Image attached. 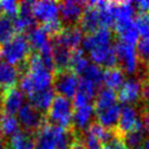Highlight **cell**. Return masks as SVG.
<instances>
[{
  "mask_svg": "<svg viewBox=\"0 0 149 149\" xmlns=\"http://www.w3.org/2000/svg\"><path fill=\"white\" fill-rule=\"evenodd\" d=\"M77 139L73 130L44 124L34 134L35 149H71Z\"/></svg>",
  "mask_w": 149,
  "mask_h": 149,
  "instance_id": "6da1fadb",
  "label": "cell"
},
{
  "mask_svg": "<svg viewBox=\"0 0 149 149\" xmlns=\"http://www.w3.org/2000/svg\"><path fill=\"white\" fill-rule=\"evenodd\" d=\"M31 49L27 37L19 34L1 46L0 54L4 62L15 66H23L31 56Z\"/></svg>",
  "mask_w": 149,
  "mask_h": 149,
  "instance_id": "7a4b0ae2",
  "label": "cell"
},
{
  "mask_svg": "<svg viewBox=\"0 0 149 149\" xmlns=\"http://www.w3.org/2000/svg\"><path fill=\"white\" fill-rule=\"evenodd\" d=\"M74 106L71 99H68L62 96H56L49 110L47 111L46 120L49 124L60 126L63 128H69L72 124Z\"/></svg>",
  "mask_w": 149,
  "mask_h": 149,
  "instance_id": "3957f363",
  "label": "cell"
},
{
  "mask_svg": "<svg viewBox=\"0 0 149 149\" xmlns=\"http://www.w3.org/2000/svg\"><path fill=\"white\" fill-rule=\"evenodd\" d=\"M118 57V66L125 74H135L139 66V58L137 56L136 47L119 40L114 46Z\"/></svg>",
  "mask_w": 149,
  "mask_h": 149,
  "instance_id": "277c9868",
  "label": "cell"
},
{
  "mask_svg": "<svg viewBox=\"0 0 149 149\" xmlns=\"http://www.w3.org/2000/svg\"><path fill=\"white\" fill-rule=\"evenodd\" d=\"M79 85V77L71 70L56 72L54 79V89L59 96L68 99L74 98Z\"/></svg>",
  "mask_w": 149,
  "mask_h": 149,
  "instance_id": "5b68a950",
  "label": "cell"
},
{
  "mask_svg": "<svg viewBox=\"0 0 149 149\" xmlns=\"http://www.w3.org/2000/svg\"><path fill=\"white\" fill-rule=\"evenodd\" d=\"M144 81L137 77L125 79L123 85L118 91V101L124 106H136L141 100Z\"/></svg>",
  "mask_w": 149,
  "mask_h": 149,
  "instance_id": "8992f818",
  "label": "cell"
},
{
  "mask_svg": "<svg viewBox=\"0 0 149 149\" xmlns=\"http://www.w3.org/2000/svg\"><path fill=\"white\" fill-rule=\"evenodd\" d=\"M17 120L23 131L34 135L45 124L46 118L44 113L36 110L29 104H25L17 113Z\"/></svg>",
  "mask_w": 149,
  "mask_h": 149,
  "instance_id": "52a82bcc",
  "label": "cell"
},
{
  "mask_svg": "<svg viewBox=\"0 0 149 149\" xmlns=\"http://www.w3.org/2000/svg\"><path fill=\"white\" fill-rule=\"evenodd\" d=\"M58 7L61 23L65 26H72L79 23V20L86 9V2L68 0L58 2Z\"/></svg>",
  "mask_w": 149,
  "mask_h": 149,
  "instance_id": "ba28073f",
  "label": "cell"
},
{
  "mask_svg": "<svg viewBox=\"0 0 149 149\" xmlns=\"http://www.w3.org/2000/svg\"><path fill=\"white\" fill-rule=\"evenodd\" d=\"M137 128H143L141 126V114L135 106H123L121 109L120 119L116 126V132L121 136L132 132Z\"/></svg>",
  "mask_w": 149,
  "mask_h": 149,
  "instance_id": "9c48e42d",
  "label": "cell"
},
{
  "mask_svg": "<svg viewBox=\"0 0 149 149\" xmlns=\"http://www.w3.org/2000/svg\"><path fill=\"white\" fill-rule=\"evenodd\" d=\"M95 120L96 111L93 104L74 107L72 124H73V131L75 132V134L79 132V134L82 135L84 132H86L87 130L94 124Z\"/></svg>",
  "mask_w": 149,
  "mask_h": 149,
  "instance_id": "30bf717a",
  "label": "cell"
},
{
  "mask_svg": "<svg viewBox=\"0 0 149 149\" xmlns=\"http://www.w3.org/2000/svg\"><path fill=\"white\" fill-rule=\"evenodd\" d=\"M25 104V96L20 88L13 87L0 96L1 112L10 116H15Z\"/></svg>",
  "mask_w": 149,
  "mask_h": 149,
  "instance_id": "8fae6325",
  "label": "cell"
},
{
  "mask_svg": "<svg viewBox=\"0 0 149 149\" xmlns=\"http://www.w3.org/2000/svg\"><path fill=\"white\" fill-rule=\"evenodd\" d=\"M83 31L79 25L64 26L61 32L54 38V45H60L70 50L79 49V46L83 42Z\"/></svg>",
  "mask_w": 149,
  "mask_h": 149,
  "instance_id": "7c38bea8",
  "label": "cell"
},
{
  "mask_svg": "<svg viewBox=\"0 0 149 149\" xmlns=\"http://www.w3.org/2000/svg\"><path fill=\"white\" fill-rule=\"evenodd\" d=\"M32 14L36 22L48 24L59 20L58 2L54 1H35L32 2Z\"/></svg>",
  "mask_w": 149,
  "mask_h": 149,
  "instance_id": "4fadbf2b",
  "label": "cell"
},
{
  "mask_svg": "<svg viewBox=\"0 0 149 149\" xmlns=\"http://www.w3.org/2000/svg\"><path fill=\"white\" fill-rule=\"evenodd\" d=\"M112 42H113V33L111 29L108 27H100L94 33L87 34V36L83 38L82 49L83 51L91 52V50L100 47L112 46Z\"/></svg>",
  "mask_w": 149,
  "mask_h": 149,
  "instance_id": "5bb4252c",
  "label": "cell"
},
{
  "mask_svg": "<svg viewBox=\"0 0 149 149\" xmlns=\"http://www.w3.org/2000/svg\"><path fill=\"white\" fill-rule=\"evenodd\" d=\"M88 54L91 62L95 63L96 65L100 68H106V70L118 66V57L113 46L100 47L91 50V52H88Z\"/></svg>",
  "mask_w": 149,
  "mask_h": 149,
  "instance_id": "9a60e30c",
  "label": "cell"
},
{
  "mask_svg": "<svg viewBox=\"0 0 149 149\" xmlns=\"http://www.w3.org/2000/svg\"><path fill=\"white\" fill-rule=\"evenodd\" d=\"M79 27L87 34L94 33L98 29L102 27L100 11L98 7L95 6L94 1L86 3V9L79 20Z\"/></svg>",
  "mask_w": 149,
  "mask_h": 149,
  "instance_id": "2e32d148",
  "label": "cell"
},
{
  "mask_svg": "<svg viewBox=\"0 0 149 149\" xmlns=\"http://www.w3.org/2000/svg\"><path fill=\"white\" fill-rule=\"evenodd\" d=\"M21 79V71L15 65L0 61V96L15 87Z\"/></svg>",
  "mask_w": 149,
  "mask_h": 149,
  "instance_id": "e0dca14e",
  "label": "cell"
},
{
  "mask_svg": "<svg viewBox=\"0 0 149 149\" xmlns=\"http://www.w3.org/2000/svg\"><path fill=\"white\" fill-rule=\"evenodd\" d=\"M13 24L19 33L29 32L36 26V20L32 14V2H20V11L13 19Z\"/></svg>",
  "mask_w": 149,
  "mask_h": 149,
  "instance_id": "ac0fdd59",
  "label": "cell"
},
{
  "mask_svg": "<svg viewBox=\"0 0 149 149\" xmlns=\"http://www.w3.org/2000/svg\"><path fill=\"white\" fill-rule=\"evenodd\" d=\"M26 37L31 48L37 50V52H42L44 50L54 47L52 38L42 26H35L27 33Z\"/></svg>",
  "mask_w": 149,
  "mask_h": 149,
  "instance_id": "d6986e66",
  "label": "cell"
},
{
  "mask_svg": "<svg viewBox=\"0 0 149 149\" xmlns=\"http://www.w3.org/2000/svg\"><path fill=\"white\" fill-rule=\"evenodd\" d=\"M54 94H56V91L52 87L33 93V94L29 95V104L39 112L46 113L49 110L50 106H51L54 97H56Z\"/></svg>",
  "mask_w": 149,
  "mask_h": 149,
  "instance_id": "ffe728a7",
  "label": "cell"
},
{
  "mask_svg": "<svg viewBox=\"0 0 149 149\" xmlns=\"http://www.w3.org/2000/svg\"><path fill=\"white\" fill-rule=\"evenodd\" d=\"M114 29L118 36L120 37L121 42H126L132 46L137 45L141 35L135 24V20L131 22H125V23H118L114 25Z\"/></svg>",
  "mask_w": 149,
  "mask_h": 149,
  "instance_id": "44dd1931",
  "label": "cell"
},
{
  "mask_svg": "<svg viewBox=\"0 0 149 149\" xmlns=\"http://www.w3.org/2000/svg\"><path fill=\"white\" fill-rule=\"evenodd\" d=\"M121 109L122 107L119 104H116L102 111L96 112V120L98 122V124L108 130H113V127L116 128L118 122L120 119Z\"/></svg>",
  "mask_w": 149,
  "mask_h": 149,
  "instance_id": "7402d4cb",
  "label": "cell"
},
{
  "mask_svg": "<svg viewBox=\"0 0 149 149\" xmlns=\"http://www.w3.org/2000/svg\"><path fill=\"white\" fill-rule=\"evenodd\" d=\"M113 13H114V25H116L118 23L134 21L135 20L134 17L136 15V10L131 1L113 2Z\"/></svg>",
  "mask_w": 149,
  "mask_h": 149,
  "instance_id": "603a6c76",
  "label": "cell"
},
{
  "mask_svg": "<svg viewBox=\"0 0 149 149\" xmlns=\"http://www.w3.org/2000/svg\"><path fill=\"white\" fill-rule=\"evenodd\" d=\"M52 57H54V70H56V72L70 70V62L71 58H72V51L70 49H68V48L63 47V46L54 45V44Z\"/></svg>",
  "mask_w": 149,
  "mask_h": 149,
  "instance_id": "cb8c5ba5",
  "label": "cell"
},
{
  "mask_svg": "<svg viewBox=\"0 0 149 149\" xmlns=\"http://www.w3.org/2000/svg\"><path fill=\"white\" fill-rule=\"evenodd\" d=\"M125 82V73L119 66L107 69L104 74V84L106 88L112 91H119Z\"/></svg>",
  "mask_w": 149,
  "mask_h": 149,
  "instance_id": "d4e9b609",
  "label": "cell"
},
{
  "mask_svg": "<svg viewBox=\"0 0 149 149\" xmlns=\"http://www.w3.org/2000/svg\"><path fill=\"white\" fill-rule=\"evenodd\" d=\"M94 100H95V104H94L95 111H102L104 109H108V108L118 104L116 91L104 87V88H102V89H100L98 91V94H97V96H96V98Z\"/></svg>",
  "mask_w": 149,
  "mask_h": 149,
  "instance_id": "484cf974",
  "label": "cell"
},
{
  "mask_svg": "<svg viewBox=\"0 0 149 149\" xmlns=\"http://www.w3.org/2000/svg\"><path fill=\"white\" fill-rule=\"evenodd\" d=\"M8 149H35L34 135L25 131H20L9 138Z\"/></svg>",
  "mask_w": 149,
  "mask_h": 149,
  "instance_id": "4316f807",
  "label": "cell"
},
{
  "mask_svg": "<svg viewBox=\"0 0 149 149\" xmlns=\"http://www.w3.org/2000/svg\"><path fill=\"white\" fill-rule=\"evenodd\" d=\"M21 131L17 118L14 116L0 113V134L4 138H10Z\"/></svg>",
  "mask_w": 149,
  "mask_h": 149,
  "instance_id": "83f0119b",
  "label": "cell"
},
{
  "mask_svg": "<svg viewBox=\"0 0 149 149\" xmlns=\"http://www.w3.org/2000/svg\"><path fill=\"white\" fill-rule=\"evenodd\" d=\"M89 63H91V60L87 56H85L83 49H75L72 52L70 70L74 72L76 75H81Z\"/></svg>",
  "mask_w": 149,
  "mask_h": 149,
  "instance_id": "f1b7e54d",
  "label": "cell"
},
{
  "mask_svg": "<svg viewBox=\"0 0 149 149\" xmlns=\"http://www.w3.org/2000/svg\"><path fill=\"white\" fill-rule=\"evenodd\" d=\"M128 149H143L146 141V133L143 128H137L123 136Z\"/></svg>",
  "mask_w": 149,
  "mask_h": 149,
  "instance_id": "f546056e",
  "label": "cell"
},
{
  "mask_svg": "<svg viewBox=\"0 0 149 149\" xmlns=\"http://www.w3.org/2000/svg\"><path fill=\"white\" fill-rule=\"evenodd\" d=\"M15 27L13 24V19L7 15L0 17V44H6L15 36Z\"/></svg>",
  "mask_w": 149,
  "mask_h": 149,
  "instance_id": "4dcf8cb0",
  "label": "cell"
},
{
  "mask_svg": "<svg viewBox=\"0 0 149 149\" xmlns=\"http://www.w3.org/2000/svg\"><path fill=\"white\" fill-rule=\"evenodd\" d=\"M104 71L102 70V68L91 62L86 66V69L83 71L81 76H82V79H88V81L93 82L95 85L99 86L100 84L104 83Z\"/></svg>",
  "mask_w": 149,
  "mask_h": 149,
  "instance_id": "1f68e13d",
  "label": "cell"
},
{
  "mask_svg": "<svg viewBox=\"0 0 149 149\" xmlns=\"http://www.w3.org/2000/svg\"><path fill=\"white\" fill-rule=\"evenodd\" d=\"M137 56L141 63H147L149 61V37L139 38L136 45Z\"/></svg>",
  "mask_w": 149,
  "mask_h": 149,
  "instance_id": "d6a6232c",
  "label": "cell"
},
{
  "mask_svg": "<svg viewBox=\"0 0 149 149\" xmlns=\"http://www.w3.org/2000/svg\"><path fill=\"white\" fill-rule=\"evenodd\" d=\"M0 7L2 12H4V15L9 17H14L19 14L20 11V2L13 1V0H6V1H1L0 2Z\"/></svg>",
  "mask_w": 149,
  "mask_h": 149,
  "instance_id": "836d02e7",
  "label": "cell"
},
{
  "mask_svg": "<svg viewBox=\"0 0 149 149\" xmlns=\"http://www.w3.org/2000/svg\"><path fill=\"white\" fill-rule=\"evenodd\" d=\"M135 24L139 32L141 38L149 37V13L139 14L135 19Z\"/></svg>",
  "mask_w": 149,
  "mask_h": 149,
  "instance_id": "e575fe53",
  "label": "cell"
},
{
  "mask_svg": "<svg viewBox=\"0 0 149 149\" xmlns=\"http://www.w3.org/2000/svg\"><path fill=\"white\" fill-rule=\"evenodd\" d=\"M101 149H128L125 144L123 136H121L119 133L116 132V135L110 138L108 141L102 144Z\"/></svg>",
  "mask_w": 149,
  "mask_h": 149,
  "instance_id": "d590c367",
  "label": "cell"
},
{
  "mask_svg": "<svg viewBox=\"0 0 149 149\" xmlns=\"http://www.w3.org/2000/svg\"><path fill=\"white\" fill-rule=\"evenodd\" d=\"M141 101V104H143V107H144V110H143V111H146L149 113V84L144 83Z\"/></svg>",
  "mask_w": 149,
  "mask_h": 149,
  "instance_id": "8d00e7d4",
  "label": "cell"
},
{
  "mask_svg": "<svg viewBox=\"0 0 149 149\" xmlns=\"http://www.w3.org/2000/svg\"><path fill=\"white\" fill-rule=\"evenodd\" d=\"M136 12H139V14L149 13V0H141L133 2Z\"/></svg>",
  "mask_w": 149,
  "mask_h": 149,
  "instance_id": "74e56055",
  "label": "cell"
},
{
  "mask_svg": "<svg viewBox=\"0 0 149 149\" xmlns=\"http://www.w3.org/2000/svg\"><path fill=\"white\" fill-rule=\"evenodd\" d=\"M144 83L149 84V61L147 63H145V70H144Z\"/></svg>",
  "mask_w": 149,
  "mask_h": 149,
  "instance_id": "f35d334b",
  "label": "cell"
},
{
  "mask_svg": "<svg viewBox=\"0 0 149 149\" xmlns=\"http://www.w3.org/2000/svg\"><path fill=\"white\" fill-rule=\"evenodd\" d=\"M143 149H149V136L146 138L145 144H144V147H143Z\"/></svg>",
  "mask_w": 149,
  "mask_h": 149,
  "instance_id": "ab89813d",
  "label": "cell"
},
{
  "mask_svg": "<svg viewBox=\"0 0 149 149\" xmlns=\"http://www.w3.org/2000/svg\"><path fill=\"white\" fill-rule=\"evenodd\" d=\"M0 149H8V148H7L6 146H1V147H0Z\"/></svg>",
  "mask_w": 149,
  "mask_h": 149,
  "instance_id": "60d3db41",
  "label": "cell"
},
{
  "mask_svg": "<svg viewBox=\"0 0 149 149\" xmlns=\"http://www.w3.org/2000/svg\"><path fill=\"white\" fill-rule=\"evenodd\" d=\"M1 12H2V10H1V7H0V17H1Z\"/></svg>",
  "mask_w": 149,
  "mask_h": 149,
  "instance_id": "b9f144b4",
  "label": "cell"
},
{
  "mask_svg": "<svg viewBox=\"0 0 149 149\" xmlns=\"http://www.w3.org/2000/svg\"><path fill=\"white\" fill-rule=\"evenodd\" d=\"M85 149H101V148H85Z\"/></svg>",
  "mask_w": 149,
  "mask_h": 149,
  "instance_id": "7bdbcfd3",
  "label": "cell"
},
{
  "mask_svg": "<svg viewBox=\"0 0 149 149\" xmlns=\"http://www.w3.org/2000/svg\"><path fill=\"white\" fill-rule=\"evenodd\" d=\"M0 59H1V54H0Z\"/></svg>",
  "mask_w": 149,
  "mask_h": 149,
  "instance_id": "ee69618b",
  "label": "cell"
}]
</instances>
